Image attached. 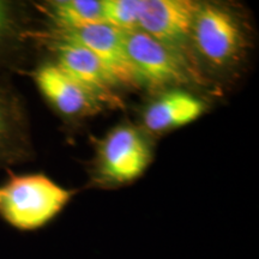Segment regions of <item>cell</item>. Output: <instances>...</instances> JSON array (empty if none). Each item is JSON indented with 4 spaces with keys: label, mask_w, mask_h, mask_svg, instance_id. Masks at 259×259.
<instances>
[{
    "label": "cell",
    "mask_w": 259,
    "mask_h": 259,
    "mask_svg": "<svg viewBox=\"0 0 259 259\" xmlns=\"http://www.w3.org/2000/svg\"><path fill=\"white\" fill-rule=\"evenodd\" d=\"M72 196L45 174H10L0 184V218L21 232L37 231L53 221Z\"/></svg>",
    "instance_id": "obj_1"
},
{
    "label": "cell",
    "mask_w": 259,
    "mask_h": 259,
    "mask_svg": "<svg viewBox=\"0 0 259 259\" xmlns=\"http://www.w3.org/2000/svg\"><path fill=\"white\" fill-rule=\"evenodd\" d=\"M203 112L204 105L200 100L189 93L174 90L163 94L148 106L143 121L150 131L162 132L190 124Z\"/></svg>",
    "instance_id": "obj_9"
},
{
    "label": "cell",
    "mask_w": 259,
    "mask_h": 259,
    "mask_svg": "<svg viewBox=\"0 0 259 259\" xmlns=\"http://www.w3.org/2000/svg\"><path fill=\"white\" fill-rule=\"evenodd\" d=\"M105 23L121 31L138 29L141 0H103Z\"/></svg>",
    "instance_id": "obj_12"
},
{
    "label": "cell",
    "mask_w": 259,
    "mask_h": 259,
    "mask_svg": "<svg viewBox=\"0 0 259 259\" xmlns=\"http://www.w3.org/2000/svg\"><path fill=\"white\" fill-rule=\"evenodd\" d=\"M42 96L58 112L66 116L92 115L99 112L102 101L88 88L73 79L57 64H44L32 72Z\"/></svg>",
    "instance_id": "obj_8"
},
{
    "label": "cell",
    "mask_w": 259,
    "mask_h": 259,
    "mask_svg": "<svg viewBox=\"0 0 259 259\" xmlns=\"http://www.w3.org/2000/svg\"><path fill=\"white\" fill-rule=\"evenodd\" d=\"M36 32L41 36L70 41L87 48L101 61L116 84L131 87L137 83L126 54L124 31L106 23H99L73 29L51 28Z\"/></svg>",
    "instance_id": "obj_4"
},
{
    "label": "cell",
    "mask_w": 259,
    "mask_h": 259,
    "mask_svg": "<svg viewBox=\"0 0 259 259\" xmlns=\"http://www.w3.org/2000/svg\"><path fill=\"white\" fill-rule=\"evenodd\" d=\"M125 50L137 82L154 88L185 83L190 73L166 46L147 32L124 31Z\"/></svg>",
    "instance_id": "obj_6"
},
{
    "label": "cell",
    "mask_w": 259,
    "mask_h": 259,
    "mask_svg": "<svg viewBox=\"0 0 259 259\" xmlns=\"http://www.w3.org/2000/svg\"><path fill=\"white\" fill-rule=\"evenodd\" d=\"M198 8L190 0H141L139 10V30L166 46L190 74L196 71L192 25Z\"/></svg>",
    "instance_id": "obj_2"
},
{
    "label": "cell",
    "mask_w": 259,
    "mask_h": 259,
    "mask_svg": "<svg viewBox=\"0 0 259 259\" xmlns=\"http://www.w3.org/2000/svg\"><path fill=\"white\" fill-rule=\"evenodd\" d=\"M150 158V148L143 136L132 126L120 125L101 142L97 170L107 183L125 184L141 177Z\"/></svg>",
    "instance_id": "obj_5"
},
{
    "label": "cell",
    "mask_w": 259,
    "mask_h": 259,
    "mask_svg": "<svg viewBox=\"0 0 259 259\" xmlns=\"http://www.w3.org/2000/svg\"><path fill=\"white\" fill-rule=\"evenodd\" d=\"M15 15L11 5L0 2V47L14 35Z\"/></svg>",
    "instance_id": "obj_13"
},
{
    "label": "cell",
    "mask_w": 259,
    "mask_h": 259,
    "mask_svg": "<svg viewBox=\"0 0 259 259\" xmlns=\"http://www.w3.org/2000/svg\"><path fill=\"white\" fill-rule=\"evenodd\" d=\"M30 37L46 45L56 56L58 66L95 94L102 103L119 105V99L113 93L118 84L92 52L73 42L41 36L36 31L30 32Z\"/></svg>",
    "instance_id": "obj_7"
},
{
    "label": "cell",
    "mask_w": 259,
    "mask_h": 259,
    "mask_svg": "<svg viewBox=\"0 0 259 259\" xmlns=\"http://www.w3.org/2000/svg\"><path fill=\"white\" fill-rule=\"evenodd\" d=\"M192 47L213 66L232 64L242 47L238 22L221 6L199 4L192 25Z\"/></svg>",
    "instance_id": "obj_3"
},
{
    "label": "cell",
    "mask_w": 259,
    "mask_h": 259,
    "mask_svg": "<svg viewBox=\"0 0 259 259\" xmlns=\"http://www.w3.org/2000/svg\"><path fill=\"white\" fill-rule=\"evenodd\" d=\"M21 115L16 102L0 89V162L17 153Z\"/></svg>",
    "instance_id": "obj_11"
},
{
    "label": "cell",
    "mask_w": 259,
    "mask_h": 259,
    "mask_svg": "<svg viewBox=\"0 0 259 259\" xmlns=\"http://www.w3.org/2000/svg\"><path fill=\"white\" fill-rule=\"evenodd\" d=\"M42 11L51 19L52 28L73 29L105 23L100 0H59L42 6Z\"/></svg>",
    "instance_id": "obj_10"
}]
</instances>
